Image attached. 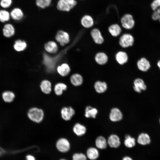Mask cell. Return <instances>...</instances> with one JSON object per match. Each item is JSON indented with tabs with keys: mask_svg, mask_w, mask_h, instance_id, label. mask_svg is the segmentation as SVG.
<instances>
[{
	"mask_svg": "<svg viewBox=\"0 0 160 160\" xmlns=\"http://www.w3.org/2000/svg\"><path fill=\"white\" fill-rule=\"evenodd\" d=\"M108 144L113 148H117L120 145L121 142L119 137L117 135L112 134L108 137L107 140Z\"/></svg>",
	"mask_w": 160,
	"mask_h": 160,
	"instance_id": "8fae6325",
	"label": "cell"
},
{
	"mask_svg": "<svg viewBox=\"0 0 160 160\" xmlns=\"http://www.w3.org/2000/svg\"><path fill=\"white\" fill-rule=\"evenodd\" d=\"M122 160H133L130 156H125L123 157Z\"/></svg>",
	"mask_w": 160,
	"mask_h": 160,
	"instance_id": "ab89813d",
	"label": "cell"
},
{
	"mask_svg": "<svg viewBox=\"0 0 160 160\" xmlns=\"http://www.w3.org/2000/svg\"><path fill=\"white\" fill-rule=\"evenodd\" d=\"M51 0H36V4L39 7L44 8L50 4Z\"/></svg>",
	"mask_w": 160,
	"mask_h": 160,
	"instance_id": "836d02e7",
	"label": "cell"
},
{
	"mask_svg": "<svg viewBox=\"0 0 160 160\" xmlns=\"http://www.w3.org/2000/svg\"><path fill=\"white\" fill-rule=\"evenodd\" d=\"M95 145L97 149L103 150L106 148L108 144L107 141L104 137L99 136L95 140Z\"/></svg>",
	"mask_w": 160,
	"mask_h": 160,
	"instance_id": "d6986e66",
	"label": "cell"
},
{
	"mask_svg": "<svg viewBox=\"0 0 160 160\" xmlns=\"http://www.w3.org/2000/svg\"><path fill=\"white\" fill-rule=\"evenodd\" d=\"M108 30L109 33L113 37H117L119 36L122 31L121 26L117 23H114L110 25Z\"/></svg>",
	"mask_w": 160,
	"mask_h": 160,
	"instance_id": "ac0fdd59",
	"label": "cell"
},
{
	"mask_svg": "<svg viewBox=\"0 0 160 160\" xmlns=\"http://www.w3.org/2000/svg\"><path fill=\"white\" fill-rule=\"evenodd\" d=\"M90 34L94 42L96 44H101L104 41L100 31L97 28L92 29L91 31Z\"/></svg>",
	"mask_w": 160,
	"mask_h": 160,
	"instance_id": "52a82bcc",
	"label": "cell"
},
{
	"mask_svg": "<svg viewBox=\"0 0 160 160\" xmlns=\"http://www.w3.org/2000/svg\"><path fill=\"white\" fill-rule=\"evenodd\" d=\"M56 146L57 150L60 152L65 153L70 149V144L69 141L65 138H61L56 142Z\"/></svg>",
	"mask_w": 160,
	"mask_h": 160,
	"instance_id": "5b68a950",
	"label": "cell"
},
{
	"mask_svg": "<svg viewBox=\"0 0 160 160\" xmlns=\"http://www.w3.org/2000/svg\"><path fill=\"white\" fill-rule=\"evenodd\" d=\"M55 38L56 41L60 45L63 46L68 44L70 41L68 34L63 31H59L56 35Z\"/></svg>",
	"mask_w": 160,
	"mask_h": 160,
	"instance_id": "8992f818",
	"label": "cell"
},
{
	"mask_svg": "<svg viewBox=\"0 0 160 160\" xmlns=\"http://www.w3.org/2000/svg\"><path fill=\"white\" fill-rule=\"evenodd\" d=\"M94 87L97 92L101 93L105 92L107 90V85L105 82L97 81L95 83Z\"/></svg>",
	"mask_w": 160,
	"mask_h": 160,
	"instance_id": "d4e9b609",
	"label": "cell"
},
{
	"mask_svg": "<svg viewBox=\"0 0 160 160\" xmlns=\"http://www.w3.org/2000/svg\"><path fill=\"white\" fill-rule=\"evenodd\" d=\"M137 142L140 145H145L150 143L151 139L148 134L143 133H141L138 136Z\"/></svg>",
	"mask_w": 160,
	"mask_h": 160,
	"instance_id": "484cf974",
	"label": "cell"
},
{
	"mask_svg": "<svg viewBox=\"0 0 160 160\" xmlns=\"http://www.w3.org/2000/svg\"><path fill=\"white\" fill-rule=\"evenodd\" d=\"M156 10H157V11L159 12V13L160 15V7H159V8L158 9ZM159 22L160 23V18L159 19Z\"/></svg>",
	"mask_w": 160,
	"mask_h": 160,
	"instance_id": "b9f144b4",
	"label": "cell"
},
{
	"mask_svg": "<svg viewBox=\"0 0 160 160\" xmlns=\"http://www.w3.org/2000/svg\"><path fill=\"white\" fill-rule=\"evenodd\" d=\"M59 160H67L65 159H60Z\"/></svg>",
	"mask_w": 160,
	"mask_h": 160,
	"instance_id": "7bdbcfd3",
	"label": "cell"
},
{
	"mask_svg": "<svg viewBox=\"0 0 160 160\" xmlns=\"http://www.w3.org/2000/svg\"><path fill=\"white\" fill-rule=\"evenodd\" d=\"M40 87L42 92L45 94H48L51 92V84L48 80H44L42 81L40 84Z\"/></svg>",
	"mask_w": 160,
	"mask_h": 160,
	"instance_id": "cb8c5ba5",
	"label": "cell"
},
{
	"mask_svg": "<svg viewBox=\"0 0 160 160\" xmlns=\"http://www.w3.org/2000/svg\"><path fill=\"white\" fill-rule=\"evenodd\" d=\"M138 68L143 72L147 71L151 67L149 61L145 58L143 57L138 60L137 63Z\"/></svg>",
	"mask_w": 160,
	"mask_h": 160,
	"instance_id": "9c48e42d",
	"label": "cell"
},
{
	"mask_svg": "<svg viewBox=\"0 0 160 160\" xmlns=\"http://www.w3.org/2000/svg\"><path fill=\"white\" fill-rule=\"evenodd\" d=\"M3 32L4 36L7 38L10 37L15 34V28L11 24H6L3 28Z\"/></svg>",
	"mask_w": 160,
	"mask_h": 160,
	"instance_id": "ffe728a7",
	"label": "cell"
},
{
	"mask_svg": "<svg viewBox=\"0 0 160 160\" xmlns=\"http://www.w3.org/2000/svg\"><path fill=\"white\" fill-rule=\"evenodd\" d=\"M10 16L15 20H19L23 17V13L22 10L19 8H15L11 11Z\"/></svg>",
	"mask_w": 160,
	"mask_h": 160,
	"instance_id": "83f0119b",
	"label": "cell"
},
{
	"mask_svg": "<svg viewBox=\"0 0 160 160\" xmlns=\"http://www.w3.org/2000/svg\"><path fill=\"white\" fill-rule=\"evenodd\" d=\"M122 118V114L119 109L114 108L111 109L109 114V118L111 121H119L121 120Z\"/></svg>",
	"mask_w": 160,
	"mask_h": 160,
	"instance_id": "30bf717a",
	"label": "cell"
},
{
	"mask_svg": "<svg viewBox=\"0 0 160 160\" xmlns=\"http://www.w3.org/2000/svg\"><path fill=\"white\" fill-rule=\"evenodd\" d=\"M152 9L154 11L160 7V0H153L151 4Z\"/></svg>",
	"mask_w": 160,
	"mask_h": 160,
	"instance_id": "d590c367",
	"label": "cell"
},
{
	"mask_svg": "<svg viewBox=\"0 0 160 160\" xmlns=\"http://www.w3.org/2000/svg\"><path fill=\"white\" fill-rule=\"evenodd\" d=\"M67 88V85L62 83H59L56 84L55 86L54 90L55 94L58 96L61 95L64 91Z\"/></svg>",
	"mask_w": 160,
	"mask_h": 160,
	"instance_id": "f546056e",
	"label": "cell"
},
{
	"mask_svg": "<svg viewBox=\"0 0 160 160\" xmlns=\"http://www.w3.org/2000/svg\"><path fill=\"white\" fill-rule=\"evenodd\" d=\"M75 0H59L57 2V8L62 11H69L76 4Z\"/></svg>",
	"mask_w": 160,
	"mask_h": 160,
	"instance_id": "3957f363",
	"label": "cell"
},
{
	"mask_svg": "<svg viewBox=\"0 0 160 160\" xmlns=\"http://www.w3.org/2000/svg\"><path fill=\"white\" fill-rule=\"evenodd\" d=\"M27 44L25 41L20 40L16 41L14 45L15 49L17 52L24 50L27 47Z\"/></svg>",
	"mask_w": 160,
	"mask_h": 160,
	"instance_id": "4dcf8cb0",
	"label": "cell"
},
{
	"mask_svg": "<svg viewBox=\"0 0 160 160\" xmlns=\"http://www.w3.org/2000/svg\"><path fill=\"white\" fill-rule=\"evenodd\" d=\"M133 89L136 92L140 93L142 90H145L147 86L144 81L140 78H137L133 82Z\"/></svg>",
	"mask_w": 160,
	"mask_h": 160,
	"instance_id": "7c38bea8",
	"label": "cell"
},
{
	"mask_svg": "<svg viewBox=\"0 0 160 160\" xmlns=\"http://www.w3.org/2000/svg\"><path fill=\"white\" fill-rule=\"evenodd\" d=\"M115 59L117 62L120 65H123L127 62L128 57L127 54L125 52L120 51L118 52L115 55Z\"/></svg>",
	"mask_w": 160,
	"mask_h": 160,
	"instance_id": "2e32d148",
	"label": "cell"
},
{
	"mask_svg": "<svg viewBox=\"0 0 160 160\" xmlns=\"http://www.w3.org/2000/svg\"><path fill=\"white\" fill-rule=\"evenodd\" d=\"M9 12L4 10H0V21L2 23L9 20L10 18Z\"/></svg>",
	"mask_w": 160,
	"mask_h": 160,
	"instance_id": "d6a6232c",
	"label": "cell"
},
{
	"mask_svg": "<svg viewBox=\"0 0 160 160\" xmlns=\"http://www.w3.org/2000/svg\"><path fill=\"white\" fill-rule=\"evenodd\" d=\"M124 143L126 147L128 148H132L135 145V139L129 135H127L125 137Z\"/></svg>",
	"mask_w": 160,
	"mask_h": 160,
	"instance_id": "1f68e13d",
	"label": "cell"
},
{
	"mask_svg": "<svg viewBox=\"0 0 160 160\" xmlns=\"http://www.w3.org/2000/svg\"><path fill=\"white\" fill-rule=\"evenodd\" d=\"M157 65L160 70V60L157 63Z\"/></svg>",
	"mask_w": 160,
	"mask_h": 160,
	"instance_id": "60d3db41",
	"label": "cell"
},
{
	"mask_svg": "<svg viewBox=\"0 0 160 160\" xmlns=\"http://www.w3.org/2000/svg\"><path fill=\"white\" fill-rule=\"evenodd\" d=\"M12 3V0H1L0 5L4 8H7L9 7Z\"/></svg>",
	"mask_w": 160,
	"mask_h": 160,
	"instance_id": "8d00e7d4",
	"label": "cell"
},
{
	"mask_svg": "<svg viewBox=\"0 0 160 160\" xmlns=\"http://www.w3.org/2000/svg\"><path fill=\"white\" fill-rule=\"evenodd\" d=\"M71 83L74 86H78L82 84L83 82V78L82 76L78 73L72 75L70 78Z\"/></svg>",
	"mask_w": 160,
	"mask_h": 160,
	"instance_id": "4316f807",
	"label": "cell"
},
{
	"mask_svg": "<svg viewBox=\"0 0 160 160\" xmlns=\"http://www.w3.org/2000/svg\"><path fill=\"white\" fill-rule=\"evenodd\" d=\"M134 42V38L132 35L128 33H125L122 35L120 38L119 43L121 47L126 48L132 46Z\"/></svg>",
	"mask_w": 160,
	"mask_h": 160,
	"instance_id": "277c9868",
	"label": "cell"
},
{
	"mask_svg": "<svg viewBox=\"0 0 160 160\" xmlns=\"http://www.w3.org/2000/svg\"><path fill=\"white\" fill-rule=\"evenodd\" d=\"M98 113L97 109L90 106H87L85 109V116L87 118H95Z\"/></svg>",
	"mask_w": 160,
	"mask_h": 160,
	"instance_id": "f1b7e54d",
	"label": "cell"
},
{
	"mask_svg": "<svg viewBox=\"0 0 160 160\" xmlns=\"http://www.w3.org/2000/svg\"><path fill=\"white\" fill-rule=\"evenodd\" d=\"M95 59L97 63L103 65L107 63L108 61V57L107 55L104 52H100L96 54Z\"/></svg>",
	"mask_w": 160,
	"mask_h": 160,
	"instance_id": "e0dca14e",
	"label": "cell"
},
{
	"mask_svg": "<svg viewBox=\"0 0 160 160\" xmlns=\"http://www.w3.org/2000/svg\"><path fill=\"white\" fill-rule=\"evenodd\" d=\"M120 22L122 27L127 30L133 28L135 24V20L133 16L129 13L126 14L121 17Z\"/></svg>",
	"mask_w": 160,
	"mask_h": 160,
	"instance_id": "7a4b0ae2",
	"label": "cell"
},
{
	"mask_svg": "<svg viewBox=\"0 0 160 160\" xmlns=\"http://www.w3.org/2000/svg\"><path fill=\"white\" fill-rule=\"evenodd\" d=\"M26 160H36V159L33 155L29 154L26 156Z\"/></svg>",
	"mask_w": 160,
	"mask_h": 160,
	"instance_id": "f35d334b",
	"label": "cell"
},
{
	"mask_svg": "<svg viewBox=\"0 0 160 160\" xmlns=\"http://www.w3.org/2000/svg\"><path fill=\"white\" fill-rule=\"evenodd\" d=\"M75 114L74 109L71 107H64L61 110V117L63 120L66 121L70 120Z\"/></svg>",
	"mask_w": 160,
	"mask_h": 160,
	"instance_id": "ba28073f",
	"label": "cell"
},
{
	"mask_svg": "<svg viewBox=\"0 0 160 160\" xmlns=\"http://www.w3.org/2000/svg\"><path fill=\"white\" fill-rule=\"evenodd\" d=\"M152 20L154 21L159 20L160 18V15L157 10L153 11L151 16Z\"/></svg>",
	"mask_w": 160,
	"mask_h": 160,
	"instance_id": "74e56055",
	"label": "cell"
},
{
	"mask_svg": "<svg viewBox=\"0 0 160 160\" xmlns=\"http://www.w3.org/2000/svg\"><path fill=\"white\" fill-rule=\"evenodd\" d=\"M159 122L160 123V120H159Z\"/></svg>",
	"mask_w": 160,
	"mask_h": 160,
	"instance_id": "ee69618b",
	"label": "cell"
},
{
	"mask_svg": "<svg viewBox=\"0 0 160 160\" xmlns=\"http://www.w3.org/2000/svg\"><path fill=\"white\" fill-rule=\"evenodd\" d=\"M27 116L31 121L35 123H39L43 120L44 114L42 109L34 107L28 110Z\"/></svg>",
	"mask_w": 160,
	"mask_h": 160,
	"instance_id": "6da1fadb",
	"label": "cell"
},
{
	"mask_svg": "<svg viewBox=\"0 0 160 160\" xmlns=\"http://www.w3.org/2000/svg\"><path fill=\"white\" fill-rule=\"evenodd\" d=\"M1 97L3 101L6 103H11L15 100L16 95L14 92L7 90L3 92L1 94Z\"/></svg>",
	"mask_w": 160,
	"mask_h": 160,
	"instance_id": "4fadbf2b",
	"label": "cell"
},
{
	"mask_svg": "<svg viewBox=\"0 0 160 160\" xmlns=\"http://www.w3.org/2000/svg\"><path fill=\"white\" fill-rule=\"evenodd\" d=\"M57 71L60 76H65L68 75L70 71V68L68 64L64 63L57 67Z\"/></svg>",
	"mask_w": 160,
	"mask_h": 160,
	"instance_id": "44dd1931",
	"label": "cell"
},
{
	"mask_svg": "<svg viewBox=\"0 0 160 160\" xmlns=\"http://www.w3.org/2000/svg\"><path fill=\"white\" fill-rule=\"evenodd\" d=\"M81 24L82 26L86 28H90L94 24V20L93 17L90 15H86L81 19Z\"/></svg>",
	"mask_w": 160,
	"mask_h": 160,
	"instance_id": "9a60e30c",
	"label": "cell"
},
{
	"mask_svg": "<svg viewBox=\"0 0 160 160\" xmlns=\"http://www.w3.org/2000/svg\"><path fill=\"white\" fill-rule=\"evenodd\" d=\"M44 48L46 51L50 53H56L58 50L57 46L53 41H49L45 44Z\"/></svg>",
	"mask_w": 160,
	"mask_h": 160,
	"instance_id": "7402d4cb",
	"label": "cell"
},
{
	"mask_svg": "<svg viewBox=\"0 0 160 160\" xmlns=\"http://www.w3.org/2000/svg\"><path fill=\"white\" fill-rule=\"evenodd\" d=\"M86 155L82 153H74L72 156V160H87Z\"/></svg>",
	"mask_w": 160,
	"mask_h": 160,
	"instance_id": "e575fe53",
	"label": "cell"
},
{
	"mask_svg": "<svg viewBox=\"0 0 160 160\" xmlns=\"http://www.w3.org/2000/svg\"><path fill=\"white\" fill-rule=\"evenodd\" d=\"M73 131L76 135L81 136L85 134L86 132V128L84 125L79 123H77L74 126Z\"/></svg>",
	"mask_w": 160,
	"mask_h": 160,
	"instance_id": "603a6c76",
	"label": "cell"
},
{
	"mask_svg": "<svg viewBox=\"0 0 160 160\" xmlns=\"http://www.w3.org/2000/svg\"><path fill=\"white\" fill-rule=\"evenodd\" d=\"M86 155L89 160H96L99 157L100 153L97 148L90 147L87 149Z\"/></svg>",
	"mask_w": 160,
	"mask_h": 160,
	"instance_id": "5bb4252c",
	"label": "cell"
}]
</instances>
